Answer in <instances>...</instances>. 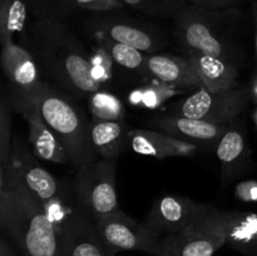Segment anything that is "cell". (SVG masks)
Segmentation results:
<instances>
[{
	"instance_id": "d590c367",
	"label": "cell",
	"mask_w": 257,
	"mask_h": 256,
	"mask_svg": "<svg viewBox=\"0 0 257 256\" xmlns=\"http://www.w3.org/2000/svg\"><path fill=\"white\" fill-rule=\"evenodd\" d=\"M253 122H255V124H256V127H257V108H256L255 113H253Z\"/></svg>"
},
{
	"instance_id": "8992f818",
	"label": "cell",
	"mask_w": 257,
	"mask_h": 256,
	"mask_svg": "<svg viewBox=\"0 0 257 256\" xmlns=\"http://www.w3.org/2000/svg\"><path fill=\"white\" fill-rule=\"evenodd\" d=\"M220 208L208 205L187 227L161 238L160 256H213L226 243Z\"/></svg>"
},
{
	"instance_id": "277c9868",
	"label": "cell",
	"mask_w": 257,
	"mask_h": 256,
	"mask_svg": "<svg viewBox=\"0 0 257 256\" xmlns=\"http://www.w3.org/2000/svg\"><path fill=\"white\" fill-rule=\"evenodd\" d=\"M13 99H23L34 105L44 122L62 142L70 165L78 166L98 160L92 143V122L84 110L64 89L42 82L27 94H10Z\"/></svg>"
},
{
	"instance_id": "4fadbf2b",
	"label": "cell",
	"mask_w": 257,
	"mask_h": 256,
	"mask_svg": "<svg viewBox=\"0 0 257 256\" xmlns=\"http://www.w3.org/2000/svg\"><path fill=\"white\" fill-rule=\"evenodd\" d=\"M9 104L14 112L24 117L28 124V143L38 158L53 163L68 165L69 157L52 128L44 122L34 105L23 99L9 98Z\"/></svg>"
},
{
	"instance_id": "44dd1931",
	"label": "cell",
	"mask_w": 257,
	"mask_h": 256,
	"mask_svg": "<svg viewBox=\"0 0 257 256\" xmlns=\"http://www.w3.org/2000/svg\"><path fill=\"white\" fill-rule=\"evenodd\" d=\"M131 132L124 119L92 122V143L98 157L117 161L125 150H130Z\"/></svg>"
},
{
	"instance_id": "9a60e30c",
	"label": "cell",
	"mask_w": 257,
	"mask_h": 256,
	"mask_svg": "<svg viewBox=\"0 0 257 256\" xmlns=\"http://www.w3.org/2000/svg\"><path fill=\"white\" fill-rule=\"evenodd\" d=\"M153 130L177 137L187 142L205 147H213L218 145L230 124H216L202 119L185 117L180 114L157 115L150 120Z\"/></svg>"
},
{
	"instance_id": "cb8c5ba5",
	"label": "cell",
	"mask_w": 257,
	"mask_h": 256,
	"mask_svg": "<svg viewBox=\"0 0 257 256\" xmlns=\"http://www.w3.org/2000/svg\"><path fill=\"white\" fill-rule=\"evenodd\" d=\"M182 92L183 89L180 88L158 82L157 84H147L132 90L128 95V100L136 108L155 109L161 107L166 100Z\"/></svg>"
},
{
	"instance_id": "2e32d148",
	"label": "cell",
	"mask_w": 257,
	"mask_h": 256,
	"mask_svg": "<svg viewBox=\"0 0 257 256\" xmlns=\"http://www.w3.org/2000/svg\"><path fill=\"white\" fill-rule=\"evenodd\" d=\"M215 150L221 163V181L223 183L245 173L251 165V151L246 142L245 123L238 118L233 120Z\"/></svg>"
},
{
	"instance_id": "f1b7e54d",
	"label": "cell",
	"mask_w": 257,
	"mask_h": 256,
	"mask_svg": "<svg viewBox=\"0 0 257 256\" xmlns=\"http://www.w3.org/2000/svg\"><path fill=\"white\" fill-rule=\"evenodd\" d=\"M92 72L100 85L109 82L113 77V59L104 48L97 45L94 52L90 54Z\"/></svg>"
},
{
	"instance_id": "83f0119b",
	"label": "cell",
	"mask_w": 257,
	"mask_h": 256,
	"mask_svg": "<svg viewBox=\"0 0 257 256\" xmlns=\"http://www.w3.org/2000/svg\"><path fill=\"white\" fill-rule=\"evenodd\" d=\"M12 107L7 97L0 102V167H8L12 156Z\"/></svg>"
},
{
	"instance_id": "e575fe53",
	"label": "cell",
	"mask_w": 257,
	"mask_h": 256,
	"mask_svg": "<svg viewBox=\"0 0 257 256\" xmlns=\"http://www.w3.org/2000/svg\"><path fill=\"white\" fill-rule=\"evenodd\" d=\"M0 256H14L13 251L10 250V247L8 246L5 238L2 240V246H0Z\"/></svg>"
},
{
	"instance_id": "1f68e13d",
	"label": "cell",
	"mask_w": 257,
	"mask_h": 256,
	"mask_svg": "<svg viewBox=\"0 0 257 256\" xmlns=\"http://www.w3.org/2000/svg\"><path fill=\"white\" fill-rule=\"evenodd\" d=\"M187 4L196 5L206 9H230V8H237L238 4L243 0H186Z\"/></svg>"
},
{
	"instance_id": "8fae6325",
	"label": "cell",
	"mask_w": 257,
	"mask_h": 256,
	"mask_svg": "<svg viewBox=\"0 0 257 256\" xmlns=\"http://www.w3.org/2000/svg\"><path fill=\"white\" fill-rule=\"evenodd\" d=\"M54 226L62 240L64 256L113 255L100 237L95 218L79 202Z\"/></svg>"
},
{
	"instance_id": "5b68a950",
	"label": "cell",
	"mask_w": 257,
	"mask_h": 256,
	"mask_svg": "<svg viewBox=\"0 0 257 256\" xmlns=\"http://www.w3.org/2000/svg\"><path fill=\"white\" fill-rule=\"evenodd\" d=\"M0 168L5 171L10 182L24 188L42 206L74 193L73 185L69 187L40 165L37 156L30 151L29 143L22 137H14L9 165Z\"/></svg>"
},
{
	"instance_id": "52a82bcc",
	"label": "cell",
	"mask_w": 257,
	"mask_h": 256,
	"mask_svg": "<svg viewBox=\"0 0 257 256\" xmlns=\"http://www.w3.org/2000/svg\"><path fill=\"white\" fill-rule=\"evenodd\" d=\"M115 162L100 158L83 163L75 171V197L94 218L120 210L115 187Z\"/></svg>"
},
{
	"instance_id": "e0dca14e",
	"label": "cell",
	"mask_w": 257,
	"mask_h": 256,
	"mask_svg": "<svg viewBox=\"0 0 257 256\" xmlns=\"http://www.w3.org/2000/svg\"><path fill=\"white\" fill-rule=\"evenodd\" d=\"M202 148V146L180 140L152 128L132 130L130 136V150L138 155L151 156L157 160H166L170 157H190L195 156Z\"/></svg>"
},
{
	"instance_id": "4dcf8cb0",
	"label": "cell",
	"mask_w": 257,
	"mask_h": 256,
	"mask_svg": "<svg viewBox=\"0 0 257 256\" xmlns=\"http://www.w3.org/2000/svg\"><path fill=\"white\" fill-rule=\"evenodd\" d=\"M235 195L242 202H257V181L247 180L237 183Z\"/></svg>"
},
{
	"instance_id": "3957f363",
	"label": "cell",
	"mask_w": 257,
	"mask_h": 256,
	"mask_svg": "<svg viewBox=\"0 0 257 256\" xmlns=\"http://www.w3.org/2000/svg\"><path fill=\"white\" fill-rule=\"evenodd\" d=\"M237 8L206 9L188 4L175 17L176 39L186 53H201L240 65L243 53L236 33L242 22Z\"/></svg>"
},
{
	"instance_id": "ffe728a7",
	"label": "cell",
	"mask_w": 257,
	"mask_h": 256,
	"mask_svg": "<svg viewBox=\"0 0 257 256\" xmlns=\"http://www.w3.org/2000/svg\"><path fill=\"white\" fill-rule=\"evenodd\" d=\"M226 243L247 256H257V213L221 211Z\"/></svg>"
},
{
	"instance_id": "ba28073f",
	"label": "cell",
	"mask_w": 257,
	"mask_h": 256,
	"mask_svg": "<svg viewBox=\"0 0 257 256\" xmlns=\"http://www.w3.org/2000/svg\"><path fill=\"white\" fill-rule=\"evenodd\" d=\"M251 102L247 85L211 92L200 87L178 103L175 114L202 119L216 124H231Z\"/></svg>"
},
{
	"instance_id": "d6986e66",
	"label": "cell",
	"mask_w": 257,
	"mask_h": 256,
	"mask_svg": "<svg viewBox=\"0 0 257 256\" xmlns=\"http://www.w3.org/2000/svg\"><path fill=\"white\" fill-rule=\"evenodd\" d=\"M185 55L196 69L202 84L201 87L211 92H220L240 85L238 65L235 63L201 53H186Z\"/></svg>"
},
{
	"instance_id": "d4e9b609",
	"label": "cell",
	"mask_w": 257,
	"mask_h": 256,
	"mask_svg": "<svg viewBox=\"0 0 257 256\" xmlns=\"http://www.w3.org/2000/svg\"><path fill=\"white\" fill-rule=\"evenodd\" d=\"M88 109L90 112L92 122L124 119L125 109L122 100L112 93L103 90H98L88 97Z\"/></svg>"
},
{
	"instance_id": "30bf717a",
	"label": "cell",
	"mask_w": 257,
	"mask_h": 256,
	"mask_svg": "<svg viewBox=\"0 0 257 256\" xmlns=\"http://www.w3.org/2000/svg\"><path fill=\"white\" fill-rule=\"evenodd\" d=\"M95 225L112 253L119 250L160 253L161 238L145 223L130 217L122 210L97 217Z\"/></svg>"
},
{
	"instance_id": "9c48e42d",
	"label": "cell",
	"mask_w": 257,
	"mask_h": 256,
	"mask_svg": "<svg viewBox=\"0 0 257 256\" xmlns=\"http://www.w3.org/2000/svg\"><path fill=\"white\" fill-rule=\"evenodd\" d=\"M93 37H105L143 53L155 54L166 44L162 32L148 23L113 14H98L87 22Z\"/></svg>"
},
{
	"instance_id": "f546056e",
	"label": "cell",
	"mask_w": 257,
	"mask_h": 256,
	"mask_svg": "<svg viewBox=\"0 0 257 256\" xmlns=\"http://www.w3.org/2000/svg\"><path fill=\"white\" fill-rule=\"evenodd\" d=\"M78 10H87L95 14H109L124 8L120 0H75Z\"/></svg>"
},
{
	"instance_id": "484cf974",
	"label": "cell",
	"mask_w": 257,
	"mask_h": 256,
	"mask_svg": "<svg viewBox=\"0 0 257 256\" xmlns=\"http://www.w3.org/2000/svg\"><path fill=\"white\" fill-rule=\"evenodd\" d=\"M35 19L64 22L78 10L75 0H25Z\"/></svg>"
},
{
	"instance_id": "836d02e7",
	"label": "cell",
	"mask_w": 257,
	"mask_h": 256,
	"mask_svg": "<svg viewBox=\"0 0 257 256\" xmlns=\"http://www.w3.org/2000/svg\"><path fill=\"white\" fill-rule=\"evenodd\" d=\"M252 19H253V27H255V58H256V65H257V5L255 3L252 4Z\"/></svg>"
},
{
	"instance_id": "7c38bea8",
	"label": "cell",
	"mask_w": 257,
	"mask_h": 256,
	"mask_svg": "<svg viewBox=\"0 0 257 256\" xmlns=\"http://www.w3.org/2000/svg\"><path fill=\"white\" fill-rule=\"evenodd\" d=\"M207 206L185 196L166 195L155 201L143 223L158 237L172 235L192 223Z\"/></svg>"
},
{
	"instance_id": "7402d4cb",
	"label": "cell",
	"mask_w": 257,
	"mask_h": 256,
	"mask_svg": "<svg viewBox=\"0 0 257 256\" xmlns=\"http://www.w3.org/2000/svg\"><path fill=\"white\" fill-rule=\"evenodd\" d=\"M29 13L25 0H0V44L24 34Z\"/></svg>"
},
{
	"instance_id": "4316f807",
	"label": "cell",
	"mask_w": 257,
	"mask_h": 256,
	"mask_svg": "<svg viewBox=\"0 0 257 256\" xmlns=\"http://www.w3.org/2000/svg\"><path fill=\"white\" fill-rule=\"evenodd\" d=\"M120 2L143 14L161 18H175L188 5L186 0H120Z\"/></svg>"
},
{
	"instance_id": "8d00e7d4",
	"label": "cell",
	"mask_w": 257,
	"mask_h": 256,
	"mask_svg": "<svg viewBox=\"0 0 257 256\" xmlns=\"http://www.w3.org/2000/svg\"><path fill=\"white\" fill-rule=\"evenodd\" d=\"M253 3H255V4H256V5H257V2H253Z\"/></svg>"
},
{
	"instance_id": "603a6c76",
	"label": "cell",
	"mask_w": 257,
	"mask_h": 256,
	"mask_svg": "<svg viewBox=\"0 0 257 256\" xmlns=\"http://www.w3.org/2000/svg\"><path fill=\"white\" fill-rule=\"evenodd\" d=\"M94 40L97 45L104 48L109 53L115 64L132 72L146 74V60H147L146 53L105 37H94Z\"/></svg>"
},
{
	"instance_id": "ac0fdd59",
	"label": "cell",
	"mask_w": 257,
	"mask_h": 256,
	"mask_svg": "<svg viewBox=\"0 0 257 256\" xmlns=\"http://www.w3.org/2000/svg\"><path fill=\"white\" fill-rule=\"evenodd\" d=\"M146 74L158 82L180 89L182 88L183 90L200 88L202 85L192 63L186 55L148 54Z\"/></svg>"
},
{
	"instance_id": "6da1fadb",
	"label": "cell",
	"mask_w": 257,
	"mask_h": 256,
	"mask_svg": "<svg viewBox=\"0 0 257 256\" xmlns=\"http://www.w3.org/2000/svg\"><path fill=\"white\" fill-rule=\"evenodd\" d=\"M29 43L43 69L70 95L88 98L100 90L90 55L64 22L35 19L29 27Z\"/></svg>"
},
{
	"instance_id": "7a4b0ae2",
	"label": "cell",
	"mask_w": 257,
	"mask_h": 256,
	"mask_svg": "<svg viewBox=\"0 0 257 256\" xmlns=\"http://www.w3.org/2000/svg\"><path fill=\"white\" fill-rule=\"evenodd\" d=\"M0 223L24 256H64L54 223L39 201L0 168Z\"/></svg>"
},
{
	"instance_id": "5bb4252c",
	"label": "cell",
	"mask_w": 257,
	"mask_h": 256,
	"mask_svg": "<svg viewBox=\"0 0 257 256\" xmlns=\"http://www.w3.org/2000/svg\"><path fill=\"white\" fill-rule=\"evenodd\" d=\"M0 63L10 85V94H27L42 83L37 58L14 40L2 44Z\"/></svg>"
},
{
	"instance_id": "d6a6232c",
	"label": "cell",
	"mask_w": 257,
	"mask_h": 256,
	"mask_svg": "<svg viewBox=\"0 0 257 256\" xmlns=\"http://www.w3.org/2000/svg\"><path fill=\"white\" fill-rule=\"evenodd\" d=\"M248 90H250L251 102L256 103L257 104V69L255 74H253L252 78H251L250 85H248Z\"/></svg>"
}]
</instances>
